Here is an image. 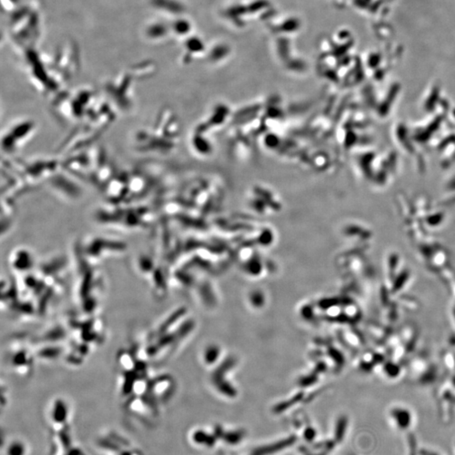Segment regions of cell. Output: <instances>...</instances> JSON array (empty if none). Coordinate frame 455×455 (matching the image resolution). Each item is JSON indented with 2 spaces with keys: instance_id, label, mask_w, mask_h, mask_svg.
I'll return each instance as SVG.
<instances>
[{
  "instance_id": "5b68a950",
  "label": "cell",
  "mask_w": 455,
  "mask_h": 455,
  "mask_svg": "<svg viewBox=\"0 0 455 455\" xmlns=\"http://www.w3.org/2000/svg\"><path fill=\"white\" fill-rule=\"evenodd\" d=\"M35 357H36L35 351H30L24 348H21L20 350L16 349L13 347L12 351H11V353L9 354L7 360L11 369H13L16 374L21 375L28 374L30 368L32 366L34 362Z\"/></svg>"
},
{
  "instance_id": "3957f363",
  "label": "cell",
  "mask_w": 455,
  "mask_h": 455,
  "mask_svg": "<svg viewBox=\"0 0 455 455\" xmlns=\"http://www.w3.org/2000/svg\"><path fill=\"white\" fill-rule=\"evenodd\" d=\"M95 447L99 455H144L136 445L116 431L99 435Z\"/></svg>"
},
{
  "instance_id": "6da1fadb",
  "label": "cell",
  "mask_w": 455,
  "mask_h": 455,
  "mask_svg": "<svg viewBox=\"0 0 455 455\" xmlns=\"http://www.w3.org/2000/svg\"><path fill=\"white\" fill-rule=\"evenodd\" d=\"M37 130V123L31 118L12 121L2 132V151L7 155L16 154L34 138Z\"/></svg>"
},
{
  "instance_id": "7a4b0ae2",
  "label": "cell",
  "mask_w": 455,
  "mask_h": 455,
  "mask_svg": "<svg viewBox=\"0 0 455 455\" xmlns=\"http://www.w3.org/2000/svg\"><path fill=\"white\" fill-rule=\"evenodd\" d=\"M125 249V244L122 241L104 236H94L83 242L80 252L82 257L88 258L89 264H96L99 260L114 255L123 254Z\"/></svg>"
},
{
  "instance_id": "ba28073f",
  "label": "cell",
  "mask_w": 455,
  "mask_h": 455,
  "mask_svg": "<svg viewBox=\"0 0 455 455\" xmlns=\"http://www.w3.org/2000/svg\"><path fill=\"white\" fill-rule=\"evenodd\" d=\"M392 416L401 428H406L411 423V414L407 410L401 408H395L392 411Z\"/></svg>"
},
{
  "instance_id": "52a82bcc",
  "label": "cell",
  "mask_w": 455,
  "mask_h": 455,
  "mask_svg": "<svg viewBox=\"0 0 455 455\" xmlns=\"http://www.w3.org/2000/svg\"><path fill=\"white\" fill-rule=\"evenodd\" d=\"M29 447L21 438H12L3 445L2 455H28Z\"/></svg>"
},
{
  "instance_id": "8992f818",
  "label": "cell",
  "mask_w": 455,
  "mask_h": 455,
  "mask_svg": "<svg viewBox=\"0 0 455 455\" xmlns=\"http://www.w3.org/2000/svg\"><path fill=\"white\" fill-rule=\"evenodd\" d=\"M10 262L12 269L16 272H27L34 267V255L28 249H16L11 255Z\"/></svg>"
},
{
  "instance_id": "9c48e42d",
  "label": "cell",
  "mask_w": 455,
  "mask_h": 455,
  "mask_svg": "<svg viewBox=\"0 0 455 455\" xmlns=\"http://www.w3.org/2000/svg\"><path fill=\"white\" fill-rule=\"evenodd\" d=\"M426 455H436L434 453H426Z\"/></svg>"
},
{
  "instance_id": "277c9868",
  "label": "cell",
  "mask_w": 455,
  "mask_h": 455,
  "mask_svg": "<svg viewBox=\"0 0 455 455\" xmlns=\"http://www.w3.org/2000/svg\"><path fill=\"white\" fill-rule=\"evenodd\" d=\"M47 423L52 434L71 432V407L63 398H57L50 403L47 412Z\"/></svg>"
}]
</instances>
